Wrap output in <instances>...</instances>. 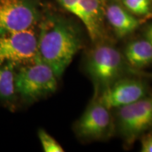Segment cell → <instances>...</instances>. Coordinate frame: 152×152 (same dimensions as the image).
<instances>
[{
    "mask_svg": "<svg viewBox=\"0 0 152 152\" xmlns=\"http://www.w3.org/2000/svg\"><path fill=\"white\" fill-rule=\"evenodd\" d=\"M58 3L70 13L75 15L83 24L86 23V18L80 7V0H57Z\"/></svg>",
    "mask_w": 152,
    "mask_h": 152,
    "instance_id": "obj_14",
    "label": "cell"
},
{
    "mask_svg": "<svg viewBox=\"0 0 152 152\" xmlns=\"http://www.w3.org/2000/svg\"><path fill=\"white\" fill-rule=\"evenodd\" d=\"M105 16L118 37L123 38L137 29L141 22L124 7L113 3L106 6Z\"/></svg>",
    "mask_w": 152,
    "mask_h": 152,
    "instance_id": "obj_9",
    "label": "cell"
},
{
    "mask_svg": "<svg viewBox=\"0 0 152 152\" xmlns=\"http://www.w3.org/2000/svg\"><path fill=\"white\" fill-rule=\"evenodd\" d=\"M121 2L134 16H145L151 14L152 4L150 0H121Z\"/></svg>",
    "mask_w": 152,
    "mask_h": 152,
    "instance_id": "obj_12",
    "label": "cell"
},
{
    "mask_svg": "<svg viewBox=\"0 0 152 152\" xmlns=\"http://www.w3.org/2000/svg\"><path fill=\"white\" fill-rule=\"evenodd\" d=\"M147 87L143 81L120 78L104 88L97 100L108 109H118L147 96Z\"/></svg>",
    "mask_w": 152,
    "mask_h": 152,
    "instance_id": "obj_8",
    "label": "cell"
},
{
    "mask_svg": "<svg viewBox=\"0 0 152 152\" xmlns=\"http://www.w3.org/2000/svg\"><path fill=\"white\" fill-rule=\"evenodd\" d=\"M58 79L52 68L38 58L17 68L15 83L18 101L30 104L50 96L57 90Z\"/></svg>",
    "mask_w": 152,
    "mask_h": 152,
    "instance_id": "obj_2",
    "label": "cell"
},
{
    "mask_svg": "<svg viewBox=\"0 0 152 152\" xmlns=\"http://www.w3.org/2000/svg\"><path fill=\"white\" fill-rule=\"evenodd\" d=\"M38 33L35 28L0 34V64L16 68L37 59Z\"/></svg>",
    "mask_w": 152,
    "mask_h": 152,
    "instance_id": "obj_4",
    "label": "cell"
},
{
    "mask_svg": "<svg viewBox=\"0 0 152 152\" xmlns=\"http://www.w3.org/2000/svg\"><path fill=\"white\" fill-rule=\"evenodd\" d=\"M125 59L131 66L142 68L152 64V45L146 39L131 42L125 49Z\"/></svg>",
    "mask_w": 152,
    "mask_h": 152,
    "instance_id": "obj_11",
    "label": "cell"
},
{
    "mask_svg": "<svg viewBox=\"0 0 152 152\" xmlns=\"http://www.w3.org/2000/svg\"><path fill=\"white\" fill-rule=\"evenodd\" d=\"M42 18L35 0H0V34L35 28Z\"/></svg>",
    "mask_w": 152,
    "mask_h": 152,
    "instance_id": "obj_5",
    "label": "cell"
},
{
    "mask_svg": "<svg viewBox=\"0 0 152 152\" xmlns=\"http://www.w3.org/2000/svg\"><path fill=\"white\" fill-rule=\"evenodd\" d=\"M117 123L119 132L127 143L152 129V97L145 96L129 105L118 108Z\"/></svg>",
    "mask_w": 152,
    "mask_h": 152,
    "instance_id": "obj_6",
    "label": "cell"
},
{
    "mask_svg": "<svg viewBox=\"0 0 152 152\" xmlns=\"http://www.w3.org/2000/svg\"><path fill=\"white\" fill-rule=\"evenodd\" d=\"M141 151L152 152V130L144 133L141 139Z\"/></svg>",
    "mask_w": 152,
    "mask_h": 152,
    "instance_id": "obj_15",
    "label": "cell"
},
{
    "mask_svg": "<svg viewBox=\"0 0 152 152\" xmlns=\"http://www.w3.org/2000/svg\"><path fill=\"white\" fill-rule=\"evenodd\" d=\"M112 127L109 109L96 99L89 105L75 124V132L87 140H99L109 136Z\"/></svg>",
    "mask_w": 152,
    "mask_h": 152,
    "instance_id": "obj_7",
    "label": "cell"
},
{
    "mask_svg": "<svg viewBox=\"0 0 152 152\" xmlns=\"http://www.w3.org/2000/svg\"><path fill=\"white\" fill-rule=\"evenodd\" d=\"M150 1H151V4H152V0H150Z\"/></svg>",
    "mask_w": 152,
    "mask_h": 152,
    "instance_id": "obj_17",
    "label": "cell"
},
{
    "mask_svg": "<svg viewBox=\"0 0 152 152\" xmlns=\"http://www.w3.org/2000/svg\"><path fill=\"white\" fill-rule=\"evenodd\" d=\"M144 37H145V39L152 45V23L146 28L145 32H144Z\"/></svg>",
    "mask_w": 152,
    "mask_h": 152,
    "instance_id": "obj_16",
    "label": "cell"
},
{
    "mask_svg": "<svg viewBox=\"0 0 152 152\" xmlns=\"http://www.w3.org/2000/svg\"><path fill=\"white\" fill-rule=\"evenodd\" d=\"M87 72L97 86L104 88L119 80L124 72L123 55L109 45H99L89 55Z\"/></svg>",
    "mask_w": 152,
    "mask_h": 152,
    "instance_id": "obj_3",
    "label": "cell"
},
{
    "mask_svg": "<svg viewBox=\"0 0 152 152\" xmlns=\"http://www.w3.org/2000/svg\"><path fill=\"white\" fill-rule=\"evenodd\" d=\"M38 137L45 152H63L64 149L60 144L48 132L43 129H39L37 132Z\"/></svg>",
    "mask_w": 152,
    "mask_h": 152,
    "instance_id": "obj_13",
    "label": "cell"
},
{
    "mask_svg": "<svg viewBox=\"0 0 152 152\" xmlns=\"http://www.w3.org/2000/svg\"><path fill=\"white\" fill-rule=\"evenodd\" d=\"M16 68L11 64H0V106L13 111L16 109Z\"/></svg>",
    "mask_w": 152,
    "mask_h": 152,
    "instance_id": "obj_10",
    "label": "cell"
},
{
    "mask_svg": "<svg viewBox=\"0 0 152 152\" xmlns=\"http://www.w3.org/2000/svg\"><path fill=\"white\" fill-rule=\"evenodd\" d=\"M39 26L37 58L60 78L81 49L80 33L72 23L57 15L42 17Z\"/></svg>",
    "mask_w": 152,
    "mask_h": 152,
    "instance_id": "obj_1",
    "label": "cell"
}]
</instances>
